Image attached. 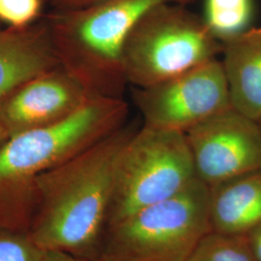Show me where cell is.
<instances>
[{
  "label": "cell",
  "instance_id": "obj_1",
  "mask_svg": "<svg viewBox=\"0 0 261 261\" xmlns=\"http://www.w3.org/2000/svg\"><path fill=\"white\" fill-rule=\"evenodd\" d=\"M138 130L125 124L91 147L40 175L28 232L45 251L100 258L116 162Z\"/></svg>",
  "mask_w": 261,
  "mask_h": 261
},
{
  "label": "cell",
  "instance_id": "obj_2",
  "mask_svg": "<svg viewBox=\"0 0 261 261\" xmlns=\"http://www.w3.org/2000/svg\"><path fill=\"white\" fill-rule=\"evenodd\" d=\"M123 98L91 97L60 121L10 137L0 149V228L28 231L37 178L127 123Z\"/></svg>",
  "mask_w": 261,
  "mask_h": 261
},
{
  "label": "cell",
  "instance_id": "obj_3",
  "mask_svg": "<svg viewBox=\"0 0 261 261\" xmlns=\"http://www.w3.org/2000/svg\"><path fill=\"white\" fill-rule=\"evenodd\" d=\"M196 0H101L77 9H54L46 22L60 65L93 96L123 98L128 86L122 56L139 19L163 3Z\"/></svg>",
  "mask_w": 261,
  "mask_h": 261
},
{
  "label": "cell",
  "instance_id": "obj_4",
  "mask_svg": "<svg viewBox=\"0 0 261 261\" xmlns=\"http://www.w3.org/2000/svg\"><path fill=\"white\" fill-rule=\"evenodd\" d=\"M209 187L198 178L175 196L109 226L103 261H188L210 231Z\"/></svg>",
  "mask_w": 261,
  "mask_h": 261
},
{
  "label": "cell",
  "instance_id": "obj_5",
  "mask_svg": "<svg viewBox=\"0 0 261 261\" xmlns=\"http://www.w3.org/2000/svg\"><path fill=\"white\" fill-rule=\"evenodd\" d=\"M187 5L163 3L147 11L133 28L123 48L128 85L145 87L217 59L223 44L203 17Z\"/></svg>",
  "mask_w": 261,
  "mask_h": 261
},
{
  "label": "cell",
  "instance_id": "obj_6",
  "mask_svg": "<svg viewBox=\"0 0 261 261\" xmlns=\"http://www.w3.org/2000/svg\"><path fill=\"white\" fill-rule=\"evenodd\" d=\"M196 178L184 133L142 125L117 159L107 228L175 196Z\"/></svg>",
  "mask_w": 261,
  "mask_h": 261
},
{
  "label": "cell",
  "instance_id": "obj_7",
  "mask_svg": "<svg viewBox=\"0 0 261 261\" xmlns=\"http://www.w3.org/2000/svg\"><path fill=\"white\" fill-rule=\"evenodd\" d=\"M133 98L143 126L184 134L232 108L218 58L159 84L134 87Z\"/></svg>",
  "mask_w": 261,
  "mask_h": 261
},
{
  "label": "cell",
  "instance_id": "obj_8",
  "mask_svg": "<svg viewBox=\"0 0 261 261\" xmlns=\"http://www.w3.org/2000/svg\"><path fill=\"white\" fill-rule=\"evenodd\" d=\"M196 177L208 187L261 170V126L233 108L185 133Z\"/></svg>",
  "mask_w": 261,
  "mask_h": 261
},
{
  "label": "cell",
  "instance_id": "obj_9",
  "mask_svg": "<svg viewBox=\"0 0 261 261\" xmlns=\"http://www.w3.org/2000/svg\"><path fill=\"white\" fill-rule=\"evenodd\" d=\"M91 97L80 80L59 66L21 84L0 100V120L10 137L60 121Z\"/></svg>",
  "mask_w": 261,
  "mask_h": 261
},
{
  "label": "cell",
  "instance_id": "obj_10",
  "mask_svg": "<svg viewBox=\"0 0 261 261\" xmlns=\"http://www.w3.org/2000/svg\"><path fill=\"white\" fill-rule=\"evenodd\" d=\"M59 66L45 19L25 28L0 29V100Z\"/></svg>",
  "mask_w": 261,
  "mask_h": 261
},
{
  "label": "cell",
  "instance_id": "obj_11",
  "mask_svg": "<svg viewBox=\"0 0 261 261\" xmlns=\"http://www.w3.org/2000/svg\"><path fill=\"white\" fill-rule=\"evenodd\" d=\"M221 63L230 102L237 112L261 120V27L248 28L222 43Z\"/></svg>",
  "mask_w": 261,
  "mask_h": 261
},
{
  "label": "cell",
  "instance_id": "obj_12",
  "mask_svg": "<svg viewBox=\"0 0 261 261\" xmlns=\"http://www.w3.org/2000/svg\"><path fill=\"white\" fill-rule=\"evenodd\" d=\"M210 231L246 235L261 223V170L209 187Z\"/></svg>",
  "mask_w": 261,
  "mask_h": 261
},
{
  "label": "cell",
  "instance_id": "obj_13",
  "mask_svg": "<svg viewBox=\"0 0 261 261\" xmlns=\"http://www.w3.org/2000/svg\"><path fill=\"white\" fill-rule=\"evenodd\" d=\"M253 13L252 0H205L203 19L221 43L246 31Z\"/></svg>",
  "mask_w": 261,
  "mask_h": 261
},
{
  "label": "cell",
  "instance_id": "obj_14",
  "mask_svg": "<svg viewBox=\"0 0 261 261\" xmlns=\"http://www.w3.org/2000/svg\"><path fill=\"white\" fill-rule=\"evenodd\" d=\"M188 261H256L247 235L209 231L197 244Z\"/></svg>",
  "mask_w": 261,
  "mask_h": 261
},
{
  "label": "cell",
  "instance_id": "obj_15",
  "mask_svg": "<svg viewBox=\"0 0 261 261\" xmlns=\"http://www.w3.org/2000/svg\"><path fill=\"white\" fill-rule=\"evenodd\" d=\"M45 252L28 231L0 228V261H42Z\"/></svg>",
  "mask_w": 261,
  "mask_h": 261
},
{
  "label": "cell",
  "instance_id": "obj_16",
  "mask_svg": "<svg viewBox=\"0 0 261 261\" xmlns=\"http://www.w3.org/2000/svg\"><path fill=\"white\" fill-rule=\"evenodd\" d=\"M43 0H0V22L8 28L31 25L40 18Z\"/></svg>",
  "mask_w": 261,
  "mask_h": 261
},
{
  "label": "cell",
  "instance_id": "obj_17",
  "mask_svg": "<svg viewBox=\"0 0 261 261\" xmlns=\"http://www.w3.org/2000/svg\"><path fill=\"white\" fill-rule=\"evenodd\" d=\"M42 261H103L101 258H85L62 251H46Z\"/></svg>",
  "mask_w": 261,
  "mask_h": 261
},
{
  "label": "cell",
  "instance_id": "obj_18",
  "mask_svg": "<svg viewBox=\"0 0 261 261\" xmlns=\"http://www.w3.org/2000/svg\"><path fill=\"white\" fill-rule=\"evenodd\" d=\"M246 235L255 260L261 261V223Z\"/></svg>",
  "mask_w": 261,
  "mask_h": 261
},
{
  "label": "cell",
  "instance_id": "obj_19",
  "mask_svg": "<svg viewBox=\"0 0 261 261\" xmlns=\"http://www.w3.org/2000/svg\"><path fill=\"white\" fill-rule=\"evenodd\" d=\"M101 0H49L54 9H77L91 5Z\"/></svg>",
  "mask_w": 261,
  "mask_h": 261
},
{
  "label": "cell",
  "instance_id": "obj_20",
  "mask_svg": "<svg viewBox=\"0 0 261 261\" xmlns=\"http://www.w3.org/2000/svg\"><path fill=\"white\" fill-rule=\"evenodd\" d=\"M10 135L8 130H6L5 126L3 125L2 121L0 120V149L1 147L9 140Z\"/></svg>",
  "mask_w": 261,
  "mask_h": 261
},
{
  "label": "cell",
  "instance_id": "obj_21",
  "mask_svg": "<svg viewBox=\"0 0 261 261\" xmlns=\"http://www.w3.org/2000/svg\"><path fill=\"white\" fill-rule=\"evenodd\" d=\"M259 124H260V126H261V120H260V121H259Z\"/></svg>",
  "mask_w": 261,
  "mask_h": 261
}]
</instances>
